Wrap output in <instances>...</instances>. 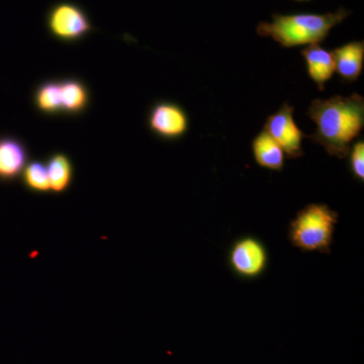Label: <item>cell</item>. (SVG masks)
Returning a JSON list of instances; mask_svg holds the SVG:
<instances>
[{"label":"cell","instance_id":"obj_1","mask_svg":"<svg viewBox=\"0 0 364 364\" xmlns=\"http://www.w3.org/2000/svg\"><path fill=\"white\" fill-rule=\"evenodd\" d=\"M306 116L316 124L315 133L308 138L331 156L344 159L364 128V98L352 93L348 97L314 100Z\"/></svg>","mask_w":364,"mask_h":364},{"label":"cell","instance_id":"obj_2","mask_svg":"<svg viewBox=\"0 0 364 364\" xmlns=\"http://www.w3.org/2000/svg\"><path fill=\"white\" fill-rule=\"evenodd\" d=\"M352 11L341 7L335 13L273 14L272 21H261L256 28L260 37L272 38L284 48L320 44L333 28L350 16Z\"/></svg>","mask_w":364,"mask_h":364},{"label":"cell","instance_id":"obj_3","mask_svg":"<svg viewBox=\"0 0 364 364\" xmlns=\"http://www.w3.org/2000/svg\"><path fill=\"white\" fill-rule=\"evenodd\" d=\"M339 215L325 203H310L289 223V240L301 252H331Z\"/></svg>","mask_w":364,"mask_h":364},{"label":"cell","instance_id":"obj_4","mask_svg":"<svg viewBox=\"0 0 364 364\" xmlns=\"http://www.w3.org/2000/svg\"><path fill=\"white\" fill-rule=\"evenodd\" d=\"M45 25L53 39L62 43L79 42L95 30L87 11L72 0H58L45 16Z\"/></svg>","mask_w":364,"mask_h":364},{"label":"cell","instance_id":"obj_5","mask_svg":"<svg viewBox=\"0 0 364 364\" xmlns=\"http://www.w3.org/2000/svg\"><path fill=\"white\" fill-rule=\"evenodd\" d=\"M228 263L237 277L245 279H257L267 270V249L255 237H242L230 248Z\"/></svg>","mask_w":364,"mask_h":364},{"label":"cell","instance_id":"obj_6","mask_svg":"<svg viewBox=\"0 0 364 364\" xmlns=\"http://www.w3.org/2000/svg\"><path fill=\"white\" fill-rule=\"evenodd\" d=\"M294 107L284 102L279 111L267 117L263 127V130L279 144L289 159L303 156L301 142L308 136L294 121Z\"/></svg>","mask_w":364,"mask_h":364},{"label":"cell","instance_id":"obj_7","mask_svg":"<svg viewBox=\"0 0 364 364\" xmlns=\"http://www.w3.org/2000/svg\"><path fill=\"white\" fill-rule=\"evenodd\" d=\"M150 131L164 140L173 141L186 135L188 117L181 105L170 102H157L148 116Z\"/></svg>","mask_w":364,"mask_h":364},{"label":"cell","instance_id":"obj_8","mask_svg":"<svg viewBox=\"0 0 364 364\" xmlns=\"http://www.w3.org/2000/svg\"><path fill=\"white\" fill-rule=\"evenodd\" d=\"M28 161L30 152L20 138L0 136V183H13L20 179Z\"/></svg>","mask_w":364,"mask_h":364},{"label":"cell","instance_id":"obj_9","mask_svg":"<svg viewBox=\"0 0 364 364\" xmlns=\"http://www.w3.org/2000/svg\"><path fill=\"white\" fill-rule=\"evenodd\" d=\"M335 62V72L342 80L354 82L360 77L364 64V42L347 43L331 52Z\"/></svg>","mask_w":364,"mask_h":364},{"label":"cell","instance_id":"obj_10","mask_svg":"<svg viewBox=\"0 0 364 364\" xmlns=\"http://www.w3.org/2000/svg\"><path fill=\"white\" fill-rule=\"evenodd\" d=\"M301 54L305 59L309 76L318 90H324L326 83L335 73V62L331 52L321 47L320 44H314L301 50Z\"/></svg>","mask_w":364,"mask_h":364},{"label":"cell","instance_id":"obj_11","mask_svg":"<svg viewBox=\"0 0 364 364\" xmlns=\"http://www.w3.org/2000/svg\"><path fill=\"white\" fill-rule=\"evenodd\" d=\"M49 176L51 193L63 195L71 188L74 181L73 161L68 154L63 152H53L45 160Z\"/></svg>","mask_w":364,"mask_h":364},{"label":"cell","instance_id":"obj_12","mask_svg":"<svg viewBox=\"0 0 364 364\" xmlns=\"http://www.w3.org/2000/svg\"><path fill=\"white\" fill-rule=\"evenodd\" d=\"M254 160L263 168L282 171L284 166V154L282 147L262 130L252 141Z\"/></svg>","mask_w":364,"mask_h":364},{"label":"cell","instance_id":"obj_13","mask_svg":"<svg viewBox=\"0 0 364 364\" xmlns=\"http://www.w3.org/2000/svg\"><path fill=\"white\" fill-rule=\"evenodd\" d=\"M61 85L62 112L70 116L82 114L90 105V91L83 81L77 78L60 80Z\"/></svg>","mask_w":364,"mask_h":364},{"label":"cell","instance_id":"obj_14","mask_svg":"<svg viewBox=\"0 0 364 364\" xmlns=\"http://www.w3.org/2000/svg\"><path fill=\"white\" fill-rule=\"evenodd\" d=\"M33 104L42 114L53 116L62 112L61 85L60 80H46L36 88Z\"/></svg>","mask_w":364,"mask_h":364},{"label":"cell","instance_id":"obj_15","mask_svg":"<svg viewBox=\"0 0 364 364\" xmlns=\"http://www.w3.org/2000/svg\"><path fill=\"white\" fill-rule=\"evenodd\" d=\"M20 179L26 191L30 193L38 195L51 193L47 166L43 160H30L23 169Z\"/></svg>","mask_w":364,"mask_h":364},{"label":"cell","instance_id":"obj_16","mask_svg":"<svg viewBox=\"0 0 364 364\" xmlns=\"http://www.w3.org/2000/svg\"><path fill=\"white\" fill-rule=\"evenodd\" d=\"M349 166L351 173L358 181H364V141H356L349 151Z\"/></svg>","mask_w":364,"mask_h":364},{"label":"cell","instance_id":"obj_17","mask_svg":"<svg viewBox=\"0 0 364 364\" xmlns=\"http://www.w3.org/2000/svg\"><path fill=\"white\" fill-rule=\"evenodd\" d=\"M296 1H309V0H296Z\"/></svg>","mask_w":364,"mask_h":364}]
</instances>
